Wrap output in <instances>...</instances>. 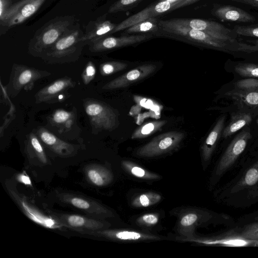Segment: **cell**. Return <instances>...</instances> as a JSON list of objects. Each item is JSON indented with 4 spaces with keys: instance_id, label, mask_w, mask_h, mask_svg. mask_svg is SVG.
<instances>
[{
    "instance_id": "52a82bcc",
    "label": "cell",
    "mask_w": 258,
    "mask_h": 258,
    "mask_svg": "<svg viewBox=\"0 0 258 258\" xmlns=\"http://www.w3.org/2000/svg\"><path fill=\"white\" fill-rule=\"evenodd\" d=\"M76 83L65 76L59 78L40 89L35 94V103L53 104L61 102L70 96L69 91L74 88Z\"/></svg>"
},
{
    "instance_id": "1f68e13d",
    "label": "cell",
    "mask_w": 258,
    "mask_h": 258,
    "mask_svg": "<svg viewBox=\"0 0 258 258\" xmlns=\"http://www.w3.org/2000/svg\"><path fill=\"white\" fill-rule=\"evenodd\" d=\"M143 0H118L114 3L108 10L109 13L125 12L139 4Z\"/></svg>"
},
{
    "instance_id": "ba28073f",
    "label": "cell",
    "mask_w": 258,
    "mask_h": 258,
    "mask_svg": "<svg viewBox=\"0 0 258 258\" xmlns=\"http://www.w3.org/2000/svg\"><path fill=\"white\" fill-rule=\"evenodd\" d=\"M182 7L181 0L169 2L162 0L155 4L151 5L139 12L130 16L117 24L112 33L124 30L129 27L142 21L157 17Z\"/></svg>"
},
{
    "instance_id": "d4e9b609",
    "label": "cell",
    "mask_w": 258,
    "mask_h": 258,
    "mask_svg": "<svg viewBox=\"0 0 258 258\" xmlns=\"http://www.w3.org/2000/svg\"><path fill=\"white\" fill-rule=\"evenodd\" d=\"M227 95L241 103L251 107L258 106V89L253 90H232Z\"/></svg>"
},
{
    "instance_id": "74e56055",
    "label": "cell",
    "mask_w": 258,
    "mask_h": 258,
    "mask_svg": "<svg viewBox=\"0 0 258 258\" xmlns=\"http://www.w3.org/2000/svg\"><path fill=\"white\" fill-rule=\"evenodd\" d=\"M159 221V215L155 213H148L139 217L137 222L139 225L151 226L156 225Z\"/></svg>"
},
{
    "instance_id": "7dc6e473",
    "label": "cell",
    "mask_w": 258,
    "mask_h": 258,
    "mask_svg": "<svg viewBox=\"0 0 258 258\" xmlns=\"http://www.w3.org/2000/svg\"><path fill=\"white\" fill-rule=\"evenodd\" d=\"M257 124H258V117H257Z\"/></svg>"
},
{
    "instance_id": "9a60e30c",
    "label": "cell",
    "mask_w": 258,
    "mask_h": 258,
    "mask_svg": "<svg viewBox=\"0 0 258 258\" xmlns=\"http://www.w3.org/2000/svg\"><path fill=\"white\" fill-rule=\"evenodd\" d=\"M155 64H144L134 68L105 84L102 89L114 90L126 87L149 76L156 70Z\"/></svg>"
},
{
    "instance_id": "3957f363",
    "label": "cell",
    "mask_w": 258,
    "mask_h": 258,
    "mask_svg": "<svg viewBox=\"0 0 258 258\" xmlns=\"http://www.w3.org/2000/svg\"><path fill=\"white\" fill-rule=\"evenodd\" d=\"M83 106L94 134L112 131L119 124L116 111L105 103L94 98L83 100Z\"/></svg>"
},
{
    "instance_id": "9c48e42d",
    "label": "cell",
    "mask_w": 258,
    "mask_h": 258,
    "mask_svg": "<svg viewBox=\"0 0 258 258\" xmlns=\"http://www.w3.org/2000/svg\"><path fill=\"white\" fill-rule=\"evenodd\" d=\"M46 0H21L11 5L3 17L1 24L11 27L25 22L33 15Z\"/></svg>"
},
{
    "instance_id": "d590c367",
    "label": "cell",
    "mask_w": 258,
    "mask_h": 258,
    "mask_svg": "<svg viewBox=\"0 0 258 258\" xmlns=\"http://www.w3.org/2000/svg\"><path fill=\"white\" fill-rule=\"evenodd\" d=\"M240 233L247 239L258 240V222L246 225Z\"/></svg>"
},
{
    "instance_id": "4fadbf2b",
    "label": "cell",
    "mask_w": 258,
    "mask_h": 258,
    "mask_svg": "<svg viewBox=\"0 0 258 258\" xmlns=\"http://www.w3.org/2000/svg\"><path fill=\"white\" fill-rule=\"evenodd\" d=\"M77 112L75 107L71 111L58 109L47 117V124L59 134L80 133L81 129L77 123Z\"/></svg>"
},
{
    "instance_id": "d6a6232c",
    "label": "cell",
    "mask_w": 258,
    "mask_h": 258,
    "mask_svg": "<svg viewBox=\"0 0 258 258\" xmlns=\"http://www.w3.org/2000/svg\"><path fill=\"white\" fill-rule=\"evenodd\" d=\"M67 221L70 226L74 227H88L93 228V227L97 226L100 227V224L95 223L94 224L92 221L87 220L82 217L77 215H71L67 217ZM96 228L97 227L95 226Z\"/></svg>"
},
{
    "instance_id": "484cf974",
    "label": "cell",
    "mask_w": 258,
    "mask_h": 258,
    "mask_svg": "<svg viewBox=\"0 0 258 258\" xmlns=\"http://www.w3.org/2000/svg\"><path fill=\"white\" fill-rule=\"evenodd\" d=\"M121 164L126 171L136 177L146 180H155L160 178L156 173L150 172L131 161L123 160Z\"/></svg>"
},
{
    "instance_id": "ffe728a7",
    "label": "cell",
    "mask_w": 258,
    "mask_h": 258,
    "mask_svg": "<svg viewBox=\"0 0 258 258\" xmlns=\"http://www.w3.org/2000/svg\"><path fill=\"white\" fill-rule=\"evenodd\" d=\"M39 139L46 146L55 151L71 152L73 146L59 139L45 127H38L35 132Z\"/></svg>"
},
{
    "instance_id": "44dd1931",
    "label": "cell",
    "mask_w": 258,
    "mask_h": 258,
    "mask_svg": "<svg viewBox=\"0 0 258 258\" xmlns=\"http://www.w3.org/2000/svg\"><path fill=\"white\" fill-rule=\"evenodd\" d=\"M107 237L121 241H143L159 240L160 237L154 235L127 230H110L103 232Z\"/></svg>"
},
{
    "instance_id": "bcb514c9",
    "label": "cell",
    "mask_w": 258,
    "mask_h": 258,
    "mask_svg": "<svg viewBox=\"0 0 258 258\" xmlns=\"http://www.w3.org/2000/svg\"><path fill=\"white\" fill-rule=\"evenodd\" d=\"M255 220H258V217H255Z\"/></svg>"
},
{
    "instance_id": "f546056e",
    "label": "cell",
    "mask_w": 258,
    "mask_h": 258,
    "mask_svg": "<svg viewBox=\"0 0 258 258\" xmlns=\"http://www.w3.org/2000/svg\"><path fill=\"white\" fill-rule=\"evenodd\" d=\"M235 72L243 77L258 79V64L241 63L235 66Z\"/></svg>"
},
{
    "instance_id": "ab89813d",
    "label": "cell",
    "mask_w": 258,
    "mask_h": 258,
    "mask_svg": "<svg viewBox=\"0 0 258 258\" xmlns=\"http://www.w3.org/2000/svg\"><path fill=\"white\" fill-rule=\"evenodd\" d=\"M71 202L73 205L80 209H87L90 207V204L88 202L80 198H74Z\"/></svg>"
},
{
    "instance_id": "d6986e66",
    "label": "cell",
    "mask_w": 258,
    "mask_h": 258,
    "mask_svg": "<svg viewBox=\"0 0 258 258\" xmlns=\"http://www.w3.org/2000/svg\"><path fill=\"white\" fill-rule=\"evenodd\" d=\"M116 25L105 19H101L89 32L80 37L79 41L82 43L88 42L90 44L97 41L111 34Z\"/></svg>"
},
{
    "instance_id": "e575fe53",
    "label": "cell",
    "mask_w": 258,
    "mask_h": 258,
    "mask_svg": "<svg viewBox=\"0 0 258 258\" xmlns=\"http://www.w3.org/2000/svg\"><path fill=\"white\" fill-rule=\"evenodd\" d=\"M96 73L94 63L89 61L85 67L82 73V79L85 85L89 84L94 78Z\"/></svg>"
},
{
    "instance_id": "cb8c5ba5",
    "label": "cell",
    "mask_w": 258,
    "mask_h": 258,
    "mask_svg": "<svg viewBox=\"0 0 258 258\" xmlns=\"http://www.w3.org/2000/svg\"><path fill=\"white\" fill-rule=\"evenodd\" d=\"M258 183V161L251 166L244 175L232 188L231 192L235 193L249 188Z\"/></svg>"
},
{
    "instance_id": "277c9868",
    "label": "cell",
    "mask_w": 258,
    "mask_h": 258,
    "mask_svg": "<svg viewBox=\"0 0 258 258\" xmlns=\"http://www.w3.org/2000/svg\"><path fill=\"white\" fill-rule=\"evenodd\" d=\"M51 73L24 64L14 63L9 81L5 88L9 96L15 97L22 90L30 91L38 80L51 75Z\"/></svg>"
},
{
    "instance_id": "e0dca14e",
    "label": "cell",
    "mask_w": 258,
    "mask_h": 258,
    "mask_svg": "<svg viewBox=\"0 0 258 258\" xmlns=\"http://www.w3.org/2000/svg\"><path fill=\"white\" fill-rule=\"evenodd\" d=\"M225 115L221 116L216 122L212 130L207 137L202 147V155L204 161H208L216 148L218 142L222 135L224 128Z\"/></svg>"
},
{
    "instance_id": "2e32d148",
    "label": "cell",
    "mask_w": 258,
    "mask_h": 258,
    "mask_svg": "<svg viewBox=\"0 0 258 258\" xmlns=\"http://www.w3.org/2000/svg\"><path fill=\"white\" fill-rule=\"evenodd\" d=\"M212 218V215L204 211H193L183 214L179 221L178 231L185 239L194 237V230L196 226L206 222ZM184 240V239H183Z\"/></svg>"
},
{
    "instance_id": "f6af8a7d",
    "label": "cell",
    "mask_w": 258,
    "mask_h": 258,
    "mask_svg": "<svg viewBox=\"0 0 258 258\" xmlns=\"http://www.w3.org/2000/svg\"><path fill=\"white\" fill-rule=\"evenodd\" d=\"M166 1H169V2H174L176 0H166Z\"/></svg>"
},
{
    "instance_id": "ac0fdd59",
    "label": "cell",
    "mask_w": 258,
    "mask_h": 258,
    "mask_svg": "<svg viewBox=\"0 0 258 258\" xmlns=\"http://www.w3.org/2000/svg\"><path fill=\"white\" fill-rule=\"evenodd\" d=\"M213 14L218 18L240 22H253L254 17L238 8L230 6H223L215 9Z\"/></svg>"
},
{
    "instance_id": "f35d334b",
    "label": "cell",
    "mask_w": 258,
    "mask_h": 258,
    "mask_svg": "<svg viewBox=\"0 0 258 258\" xmlns=\"http://www.w3.org/2000/svg\"><path fill=\"white\" fill-rule=\"evenodd\" d=\"M253 44L250 45L243 43H238L236 51L253 52L258 51V40L253 42Z\"/></svg>"
},
{
    "instance_id": "7c38bea8",
    "label": "cell",
    "mask_w": 258,
    "mask_h": 258,
    "mask_svg": "<svg viewBox=\"0 0 258 258\" xmlns=\"http://www.w3.org/2000/svg\"><path fill=\"white\" fill-rule=\"evenodd\" d=\"M251 137L249 131L244 130L234 138L218 164L216 171L217 175L223 174L232 166L244 150Z\"/></svg>"
},
{
    "instance_id": "8fae6325",
    "label": "cell",
    "mask_w": 258,
    "mask_h": 258,
    "mask_svg": "<svg viewBox=\"0 0 258 258\" xmlns=\"http://www.w3.org/2000/svg\"><path fill=\"white\" fill-rule=\"evenodd\" d=\"M155 35L153 34H123L119 37L107 36L90 44L89 49L92 52H101L148 41Z\"/></svg>"
},
{
    "instance_id": "30bf717a",
    "label": "cell",
    "mask_w": 258,
    "mask_h": 258,
    "mask_svg": "<svg viewBox=\"0 0 258 258\" xmlns=\"http://www.w3.org/2000/svg\"><path fill=\"white\" fill-rule=\"evenodd\" d=\"M179 21L195 30L203 31L219 40L237 46L236 33L220 23L199 19L178 18Z\"/></svg>"
},
{
    "instance_id": "7a4b0ae2",
    "label": "cell",
    "mask_w": 258,
    "mask_h": 258,
    "mask_svg": "<svg viewBox=\"0 0 258 258\" xmlns=\"http://www.w3.org/2000/svg\"><path fill=\"white\" fill-rule=\"evenodd\" d=\"M78 30H68L42 55L41 58L48 64H62L76 61L79 58L82 42Z\"/></svg>"
},
{
    "instance_id": "4316f807",
    "label": "cell",
    "mask_w": 258,
    "mask_h": 258,
    "mask_svg": "<svg viewBox=\"0 0 258 258\" xmlns=\"http://www.w3.org/2000/svg\"><path fill=\"white\" fill-rule=\"evenodd\" d=\"M166 123L165 120L154 121L142 124L132 135V139L146 138L159 130Z\"/></svg>"
},
{
    "instance_id": "ee69618b",
    "label": "cell",
    "mask_w": 258,
    "mask_h": 258,
    "mask_svg": "<svg viewBox=\"0 0 258 258\" xmlns=\"http://www.w3.org/2000/svg\"><path fill=\"white\" fill-rule=\"evenodd\" d=\"M250 3L253 4L256 7H258V0H251Z\"/></svg>"
},
{
    "instance_id": "8d00e7d4",
    "label": "cell",
    "mask_w": 258,
    "mask_h": 258,
    "mask_svg": "<svg viewBox=\"0 0 258 258\" xmlns=\"http://www.w3.org/2000/svg\"><path fill=\"white\" fill-rule=\"evenodd\" d=\"M234 31L237 34L250 37H258V26H235Z\"/></svg>"
},
{
    "instance_id": "8992f818",
    "label": "cell",
    "mask_w": 258,
    "mask_h": 258,
    "mask_svg": "<svg viewBox=\"0 0 258 258\" xmlns=\"http://www.w3.org/2000/svg\"><path fill=\"white\" fill-rule=\"evenodd\" d=\"M184 135L177 131L162 134L140 148L136 154L143 157H152L169 152L178 146Z\"/></svg>"
},
{
    "instance_id": "4dcf8cb0",
    "label": "cell",
    "mask_w": 258,
    "mask_h": 258,
    "mask_svg": "<svg viewBox=\"0 0 258 258\" xmlns=\"http://www.w3.org/2000/svg\"><path fill=\"white\" fill-rule=\"evenodd\" d=\"M127 64L119 61H107L101 63L99 71L102 76H106L112 75L125 69Z\"/></svg>"
},
{
    "instance_id": "b9f144b4",
    "label": "cell",
    "mask_w": 258,
    "mask_h": 258,
    "mask_svg": "<svg viewBox=\"0 0 258 258\" xmlns=\"http://www.w3.org/2000/svg\"><path fill=\"white\" fill-rule=\"evenodd\" d=\"M248 198H258V183L250 187L247 194Z\"/></svg>"
},
{
    "instance_id": "836d02e7",
    "label": "cell",
    "mask_w": 258,
    "mask_h": 258,
    "mask_svg": "<svg viewBox=\"0 0 258 258\" xmlns=\"http://www.w3.org/2000/svg\"><path fill=\"white\" fill-rule=\"evenodd\" d=\"M235 89L253 90L258 89V79L248 78L240 80L234 83Z\"/></svg>"
},
{
    "instance_id": "83f0119b",
    "label": "cell",
    "mask_w": 258,
    "mask_h": 258,
    "mask_svg": "<svg viewBox=\"0 0 258 258\" xmlns=\"http://www.w3.org/2000/svg\"><path fill=\"white\" fill-rule=\"evenodd\" d=\"M161 199V196L156 192H148L141 194L133 201L132 205L135 207H148L158 203Z\"/></svg>"
},
{
    "instance_id": "5bb4252c",
    "label": "cell",
    "mask_w": 258,
    "mask_h": 258,
    "mask_svg": "<svg viewBox=\"0 0 258 258\" xmlns=\"http://www.w3.org/2000/svg\"><path fill=\"white\" fill-rule=\"evenodd\" d=\"M183 240L192 241L207 245L229 247L258 246V240L247 239L242 236L240 233L233 230L212 238L200 239L194 237Z\"/></svg>"
},
{
    "instance_id": "5b68a950",
    "label": "cell",
    "mask_w": 258,
    "mask_h": 258,
    "mask_svg": "<svg viewBox=\"0 0 258 258\" xmlns=\"http://www.w3.org/2000/svg\"><path fill=\"white\" fill-rule=\"evenodd\" d=\"M72 20L61 19L43 28L30 42L29 53L34 57H41L68 30Z\"/></svg>"
},
{
    "instance_id": "7402d4cb",
    "label": "cell",
    "mask_w": 258,
    "mask_h": 258,
    "mask_svg": "<svg viewBox=\"0 0 258 258\" xmlns=\"http://www.w3.org/2000/svg\"><path fill=\"white\" fill-rule=\"evenodd\" d=\"M159 20L157 18H153L142 21L124 30L123 34H153L156 35L160 30Z\"/></svg>"
},
{
    "instance_id": "603a6c76",
    "label": "cell",
    "mask_w": 258,
    "mask_h": 258,
    "mask_svg": "<svg viewBox=\"0 0 258 258\" xmlns=\"http://www.w3.org/2000/svg\"><path fill=\"white\" fill-rule=\"evenodd\" d=\"M252 120L250 114L244 112L234 113L232 115L229 123L224 127L222 136L227 138L238 131L243 127L248 125Z\"/></svg>"
},
{
    "instance_id": "7bdbcfd3",
    "label": "cell",
    "mask_w": 258,
    "mask_h": 258,
    "mask_svg": "<svg viewBox=\"0 0 258 258\" xmlns=\"http://www.w3.org/2000/svg\"><path fill=\"white\" fill-rule=\"evenodd\" d=\"M20 180L27 184H31V181L28 177L23 175L20 177Z\"/></svg>"
},
{
    "instance_id": "60d3db41",
    "label": "cell",
    "mask_w": 258,
    "mask_h": 258,
    "mask_svg": "<svg viewBox=\"0 0 258 258\" xmlns=\"http://www.w3.org/2000/svg\"><path fill=\"white\" fill-rule=\"evenodd\" d=\"M11 0H0V18L3 17L11 7Z\"/></svg>"
},
{
    "instance_id": "f1b7e54d",
    "label": "cell",
    "mask_w": 258,
    "mask_h": 258,
    "mask_svg": "<svg viewBox=\"0 0 258 258\" xmlns=\"http://www.w3.org/2000/svg\"><path fill=\"white\" fill-rule=\"evenodd\" d=\"M89 179L95 185L102 186L110 182L112 176L110 172L104 169H92L88 171Z\"/></svg>"
},
{
    "instance_id": "6da1fadb",
    "label": "cell",
    "mask_w": 258,
    "mask_h": 258,
    "mask_svg": "<svg viewBox=\"0 0 258 258\" xmlns=\"http://www.w3.org/2000/svg\"><path fill=\"white\" fill-rule=\"evenodd\" d=\"M160 30L156 36L182 40L226 52L235 51L237 45L219 40L207 33L195 30L179 21L178 18L159 20Z\"/></svg>"
}]
</instances>
